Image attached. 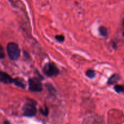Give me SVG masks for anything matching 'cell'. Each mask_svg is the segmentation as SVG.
Segmentation results:
<instances>
[{
  "label": "cell",
  "instance_id": "277c9868",
  "mask_svg": "<svg viewBox=\"0 0 124 124\" xmlns=\"http://www.w3.org/2000/svg\"><path fill=\"white\" fill-rule=\"evenodd\" d=\"M29 88L32 92H41L43 90V86L38 78H31L29 80Z\"/></svg>",
  "mask_w": 124,
  "mask_h": 124
},
{
  "label": "cell",
  "instance_id": "8992f818",
  "mask_svg": "<svg viewBox=\"0 0 124 124\" xmlns=\"http://www.w3.org/2000/svg\"><path fill=\"white\" fill-rule=\"evenodd\" d=\"M14 83L17 86L20 87L21 88H24V89L26 85L24 83V81L23 79L21 78H15L14 79Z\"/></svg>",
  "mask_w": 124,
  "mask_h": 124
},
{
  "label": "cell",
  "instance_id": "6da1fadb",
  "mask_svg": "<svg viewBox=\"0 0 124 124\" xmlns=\"http://www.w3.org/2000/svg\"><path fill=\"white\" fill-rule=\"evenodd\" d=\"M7 52L10 60H16L20 55V50L18 45L14 42L8 43L7 45Z\"/></svg>",
  "mask_w": 124,
  "mask_h": 124
},
{
  "label": "cell",
  "instance_id": "4fadbf2b",
  "mask_svg": "<svg viewBox=\"0 0 124 124\" xmlns=\"http://www.w3.org/2000/svg\"><path fill=\"white\" fill-rule=\"evenodd\" d=\"M5 52H4V47H3L1 44H0V59H3L5 58Z\"/></svg>",
  "mask_w": 124,
  "mask_h": 124
},
{
  "label": "cell",
  "instance_id": "3957f363",
  "mask_svg": "<svg viewBox=\"0 0 124 124\" xmlns=\"http://www.w3.org/2000/svg\"><path fill=\"white\" fill-rule=\"evenodd\" d=\"M43 71L45 74L48 77H54L59 74L58 68L53 63H48L46 64L43 68Z\"/></svg>",
  "mask_w": 124,
  "mask_h": 124
},
{
  "label": "cell",
  "instance_id": "ba28073f",
  "mask_svg": "<svg viewBox=\"0 0 124 124\" xmlns=\"http://www.w3.org/2000/svg\"><path fill=\"white\" fill-rule=\"evenodd\" d=\"M99 32L101 35L103 37H106L108 35V30L106 27H103V26H101L99 27Z\"/></svg>",
  "mask_w": 124,
  "mask_h": 124
},
{
  "label": "cell",
  "instance_id": "9a60e30c",
  "mask_svg": "<svg viewBox=\"0 0 124 124\" xmlns=\"http://www.w3.org/2000/svg\"><path fill=\"white\" fill-rule=\"evenodd\" d=\"M10 124V123L9 122L8 120H5V121L4 122V124Z\"/></svg>",
  "mask_w": 124,
  "mask_h": 124
},
{
  "label": "cell",
  "instance_id": "7a4b0ae2",
  "mask_svg": "<svg viewBox=\"0 0 124 124\" xmlns=\"http://www.w3.org/2000/svg\"><path fill=\"white\" fill-rule=\"evenodd\" d=\"M23 109V114L25 116H34L37 113L36 103L34 101H29L25 103Z\"/></svg>",
  "mask_w": 124,
  "mask_h": 124
},
{
  "label": "cell",
  "instance_id": "5bb4252c",
  "mask_svg": "<svg viewBox=\"0 0 124 124\" xmlns=\"http://www.w3.org/2000/svg\"><path fill=\"white\" fill-rule=\"evenodd\" d=\"M55 39L58 41V42L62 43L65 40V37L63 35H58L55 36Z\"/></svg>",
  "mask_w": 124,
  "mask_h": 124
},
{
  "label": "cell",
  "instance_id": "52a82bcc",
  "mask_svg": "<svg viewBox=\"0 0 124 124\" xmlns=\"http://www.w3.org/2000/svg\"><path fill=\"white\" fill-rule=\"evenodd\" d=\"M119 79V77L117 74H114L108 79V83L109 85H113L116 83Z\"/></svg>",
  "mask_w": 124,
  "mask_h": 124
},
{
  "label": "cell",
  "instance_id": "8fae6325",
  "mask_svg": "<svg viewBox=\"0 0 124 124\" xmlns=\"http://www.w3.org/2000/svg\"><path fill=\"white\" fill-rule=\"evenodd\" d=\"M46 87L47 89H48L49 92L51 93V94H53V93H55V89H54V88L53 87V86L52 85L49 84V83H47V84H46Z\"/></svg>",
  "mask_w": 124,
  "mask_h": 124
},
{
  "label": "cell",
  "instance_id": "5b68a950",
  "mask_svg": "<svg viewBox=\"0 0 124 124\" xmlns=\"http://www.w3.org/2000/svg\"><path fill=\"white\" fill-rule=\"evenodd\" d=\"M0 82L5 84H10L14 83V79L6 72L0 71Z\"/></svg>",
  "mask_w": 124,
  "mask_h": 124
},
{
  "label": "cell",
  "instance_id": "7c38bea8",
  "mask_svg": "<svg viewBox=\"0 0 124 124\" xmlns=\"http://www.w3.org/2000/svg\"><path fill=\"white\" fill-rule=\"evenodd\" d=\"M40 111L41 114L46 116H47V114H48V113H49L48 108H47L46 106H45V107H44L43 108H41V109H40Z\"/></svg>",
  "mask_w": 124,
  "mask_h": 124
},
{
  "label": "cell",
  "instance_id": "9c48e42d",
  "mask_svg": "<svg viewBox=\"0 0 124 124\" xmlns=\"http://www.w3.org/2000/svg\"><path fill=\"white\" fill-rule=\"evenodd\" d=\"M114 90L117 93H124V86L120 85H117L114 86Z\"/></svg>",
  "mask_w": 124,
  "mask_h": 124
},
{
  "label": "cell",
  "instance_id": "30bf717a",
  "mask_svg": "<svg viewBox=\"0 0 124 124\" xmlns=\"http://www.w3.org/2000/svg\"><path fill=\"white\" fill-rule=\"evenodd\" d=\"M86 75L89 78H94L96 76V72L92 70H88L86 72Z\"/></svg>",
  "mask_w": 124,
  "mask_h": 124
},
{
  "label": "cell",
  "instance_id": "2e32d148",
  "mask_svg": "<svg viewBox=\"0 0 124 124\" xmlns=\"http://www.w3.org/2000/svg\"><path fill=\"white\" fill-rule=\"evenodd\" d=\"M123 25L124 26V21H123Z\"/></svg>",
  "mask_w": 124,
  "mask_h": 124
},
{
  "label": "cell",
  "instance_id": "e0dca14e",
  "mask_svg": "<svg viewBox=\"0 0 124 124\" xmlns=\"http://www.w3.org/2000/svg\"><path fill=\"white\" fill-rule=\"evenodd\" d=\"M123 35H124V34H123Z\"/></svg>",
  "mask_w": 124,
  "mask_h": 124
}]
</instances>
